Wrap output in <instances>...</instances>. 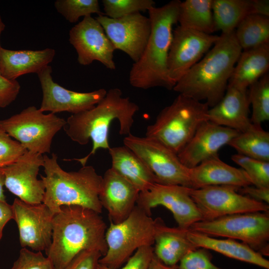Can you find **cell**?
Masks as SVG:
<instances>
[{"mask_svg":"<svg viewBox=\"0 0 269 269\" xmlns=\"http://www.w3.org/2000/svg\"><path fill=\"white\" fill-rule=\"evenodd\" d=\"M180 2L171 0L148 10L151 32L141 57L131 68L129 82L133 87L144 90L157 87L173 90L175 84L169 77L167 59L173 26L178 22Z\"/></svg>","mask_w":269,"mask_h":269,"instance_id":"4","label":"cell"},{"mask_svg":"<svg viewBox=\"0 0 269 269\" xmlns=\"http://www.w3.org/2000/svg\"><path fill=\"white\" fill-rule=\"evenodd\" d=\"M248 90L227 86L221 100L208 111V121L239 132L249 129L252 123L249 117Z\"/></svg>","mask_w":269,"mask_h":269,"instance_id":"21","label":"cell"},{"mask_svg":"<svg viewBox=\"0 0 269 269\" xmlns=\"http://www.w3.org/2000/svg\"><path fill=\"white\" fill-rule=\"evenodd\" d=\"M10 269H56L51 260L41 252L22 248Z\"/></svg>","mask_w":269,"mask_h":269,"instance_id":"36","label":"cell"},{"mask_svg":"<svg viewBox=\"0 0 269 269\" xmlns=\"http://www.w3.org/2000/svg\"><path fill=\"white\" fill-rule=\"evenodd\" d=\"M124 145L134 152L155 176L157 183L191 188L189 168L180 161L177 153L158 140L130 134Z\"/></svg>","mask_w":269,"mask_h":269,"instance_id":"10","label":"cell"},{"mask_svg":"<svg viewBox=\"0 0 269 269\" xmlns=\"http://www.w3.org/2000/svg\"><path fill=\"white\" fill-rule=\"evenodd\" d=\"M240 132L209 121L202 124L183 148L177 154L181 163L192 168L218 155L219 150Z\"/></svg>","mask_w":269,"mask_h":269,"instance_id":"19","label":"cell"},{"mask_svg":"<svg viewBox=\"0 0 269 269\" xmlns=\"http://www.w3.org/2000/svg\"><path fill=\"white\" fill-rule=\"evenodd\" d=\"M5 27V25L4 23L3 22L1 17L0 16V36L2 32L4 30ZM1 47H2L1 46L0 44V50Z\"/></svg>","mask_w":269,"mask_h":269,"instance_id":"47","label":"cell"},{"mask_svg":"<svg viewBox=\"0 0 269 269\" xmlns=\"http://www.w3.org/2000/svg\"><path fill=\"white\" fill-rule=\"evenodd\" d=\"M48 65L37 74L42 92L39 110L55 114L68 112L77 114L93 108L105 96L107 91L100 89L90 92H78L67 89L55 82Z\"/></svg>","mask_w":269,"mask_h":269,"instance_id":"17","label":"cell"},{"mask_svg":"<svg viewBox=\"0 0 269 269\" xmlns=\"http://www.w3.org/2000/svg\"><path fill=\"white\" fill-rule=\"evenodd\" d=\"M269 68V43L242 50L228 86L247 90Z\"/></svg>","mask_w":269,"mask_h":269,"instance_id":"25","label":"cell"},{"mask_svg":"<svg viewBox=\"0 0 269 269\" xmlns=\"http://www.w3.org/2000/svg\"><path fill=\"white\" fill-rule=\"evenodd\" d=\"M242 49L235 31L222 33L212 47L176 83L179 94L205 102L211 108L224 96Z\"/></svg>","mask_w":269,"mask_h":269,"instance_id":"3","label":"cell"},{"mask_svg":"<svg viewBox=\"0 0 269 269\" xmlns=\"http://www.w3.org/2000/svg\"><path fill=\"white\" fill-rule=\"evenodd\" d=\"M177 269H224L212 262L211 254L204 249L189 252L179 262Z\"/></svg>","mask_w":269,"mask_h":269,"instance_id":"38","label":"cell"},{"mask_svg":"<svg viewBox=\"0 0 269 269\" xmlns=\"http://www.w3.org/2000/svg\"><path fill=\"white\" fill-rule=\"evenodd\" d=\"M235 35L242 50L269 43V17L247 15L236 28Z\"/></svg>","mask_w":269,"mask_h":269,"instance_id":"31","label":"cell"},{"mask_svg":"<svg viewBox=\"0 0 269 269\" xmlns=\"http://www.w3.org/2000/svg\"><path fill=\"white\" fill-rule=\"evenodd\" d=\"M212 8L217 30L233 32L239 24L253 14V0H212Z\"/></svg>","mask_w":269,"mask_h":269,"instance_id":"29","label":"cell"},{"mask_svg":"<svg viewBox=\"0 0 269 269\" xmlns=\"http://www.w3.org/2000/svg\"><path fill=\"white\" fill-rule=\"evenodd\" d=\"M189 169L190 185L193 189L220 185L240 188L252 185L248 174L242 168L226 163L218 155Z\"/></svg>","mask_w":269,"mask_h":269,"instance_id":"22","label":"cell"},{"mask_svg":"<svg viewBox=\"0 0 269 269\" xmlns=\"http://www.w3.org/2000/svg\"><path fill=\"white\" fill-rule=\"evenodd\" d=\"M212 0H186L179 5L180 26L206 34L217 30L212 8Z\"/></svg>","mask_w":269,"mask_h":269,"instance_id":"28","label":"cell"},{"mask_svg":"<svg viewBox=\"0 0 269 269\" xmlns=\"http://www.w3.org/2000/svg\"><path fill=\"white\" fill-rule=\"evenodd\" d=\"M11 205L21 247L45 252L52 242L54 215L43 203L29 204L17 198Z\"/></svg>","mask_w":269,"mask_h":269,"instance_id":"15","label":"cell"},{"mask_svg":"<svg viewBox=\"0 0 269 269\" xmlns=\"http://www.w3.org/2000/svg\"><path fill=\"white\" fill-rule=\"evenodd\" d=\"M252 185L238 188L237 191L254 200L269 204V188L258 187Z\"/></svg>","mask_w":269,"mask_h":269,"instance_id":"42","label":"cell"},{"mask_svg":"<svg viewBox=\"0 0 269 269\" xmlns=\"http://www.w3.org/2000/svg\"><path fill=\"white\" fill-rule=\"evenodd\" d=\"M188 230L169 227L164 223L155 237L154 255L168 266H177L185 255L198 249L188 239Z\"/></svg>","mask_w":269,"mask_h":269,"instance_id":"27","label":"cell"},{"mask_svg":"<svg viewBox=\"0 0 269 269\" xmlns=\"http://www.w3.org/2000/svg\"><path fill=\"white\" fill-rule=\"evenodd\" d=\"M154 256L152 246L138 249L121 268L117 269H147ZM98 269H112L99 264Z\"/></svg>","mask_w":269,"mask_h":269,"instance_id":"39","label":"cell"},{"mask_svg":"<svg viewBox=\"0 0 269 269\" xmlns=\"http://www.w3.org/2000/svg\"><path fill=\"white\" fill-rule=\"evenodd\" d=\"M42 154L27 151L15 163L2 168L4 186L20 200L29 204L42 203L45 193L43 181L37 178L43 166Z\"/></svg>","mask_w":269,"mask_h":269,"instance_id":"18","label":"cell"},{"mask_svg":"<svg viewBox=\"0 0 269 269\" xmlns=\"http://www.w3.org/2000/svg\"><path fill=\"white\" fill-rule=\"evenodd\" d=\"M231 159L247 173L253 185L269 188V162L239 153L233 155Z\"/></svg>","mask_w":269,"mask_h":269,"instance_id":"34","label":"cell"},{"mask_svg":"<svg viewBox=\"0 0 269 269\" xmlns=\"http://www.w3.org/2000/svg\"><path fill=\"white\" fill-rule=\"evenodd\" d=\"M147 269H177V265L168 266L163 264L154 255Z\"/></svg>","mask_w":269,"mask_h":269,"instance_id":"45","label":"cell"},{"mask_svg":"<svg viewBox=\"0 0 269 269\" xmlns=\"http://www.w3.org/2000/svg\"><path fill=\"white\" fill-rule=\"evenodd\" d=\"M209 236L239 240L262 256H269V212H252L200 221L189 229Z\"/></svg>","mask_w":269,"mask_h":269,"instance_id":"8","label":"cell"},{"mask_svg":"<svg viewBox=\"0 0 269 269\" xmlns=\"http://www.w3.org/2000/svg\"><path fill=\"white\" fill-rule=\"evenodd\" d=\"M164 223L136 206L123 221L111 222L106 232L107 251L99 264L112 269L122 267L139 248L152 246L155 235Z\"/></svg>","mask_w":269,"mask_h":269,"instance_id":"7","label":"cell"},{"mask_svg":"<svg viewBox=\"0 0 269 269\" xmlns=\"http://www.w3.org/2000/svg\"><path fill=\"white\" fill-rule=\"evenodd\" d=\"M95 18L102 26L116 50L125 52L134 63L139 60L151 32L148 17L136 12L116 19L103 14Z\"/></svg>","mask_w":269,"mask_h":269,"instance_id":"16","label":"cell"},{"mask_svg":"<svg viewBox=\"0 0 269 269\" xmlns=\"http://www.w3.org/2000/svg\"><path fill=\"white\" fill-rule=\"evenodd\" d=\"M65 124L55 114H44L32 106L0 121V132L14 138L28 151L42 154L50 152L53 138Z\"/></svg>","mask_w":269,"mask_h":269,"instance_id":"9","label":"cell"},{"mask_svg":"<svg viewBox=\"0 0 269 269\" xmlns=\"http://www.w3.org/2000/svg\"><path fill=\"white\" fill-rule=\"evenodd\" d=\"M13 213L11 205L6 201L0 200V240L2 237L3 230L7 223L13 219Z\"/></svg>","mask_w":269,"mask_h":269,"instance_id":"43","label":"cell"},{"mask_svg":"<svg viewBox=\"0 0 269 269\" xmlns=\"http://www.w3.org/2000/svg\"><path fill=\"white\" fill-rule=\"evenodd\" d=\"M20 86L16 80H9L0 73V108H5L17 97Z\"/></svg>","mask_w":269,"mask_h":269,"instance_id":"41","label":"cell"},{"mask_svg":"<svg viewBox=\"0 0 269 269\" xmlns=\"http://www.w3.org/2000/svg\"><path fill=\"white\" fill-rule=\"evenodd\" d=\"M107 229L100 213L80 206H62L53 216L52 242L46 255L56 269H64L85 250H97L103 256Z\"/></svg>","mask_w":269,"mask_h":269,"instance_id":"1","label":"cell"},{"mask_svg":"<svg viewBox=\"0 0 269 269\" xmlns=\"http://www.w3.org/2000/svg\"><path fill=\"white\" fill-rule=\"evenodd\" d=\"M206 103L179 94L163 108L154 123L147 126L145 136L160 142L178 154L200 126L208 121Z\"/></svg>","mask_w":269,"mask_h":269,"instance_id":"6","label":"cell"},{"mask_svg":"<svg viewBox=\"0 0 269 269\" xmlns=\"http://www.w3.org/2000/svg\"><path fill=\"white\" fill-rule=\"evenodd\" d=\"M189 187L155 183L148 190L140 192L136 205L151 215V210L162 206L172 213L178 227L189 230L202 217L189 193Z\"/></svg>","mask_w":269,"mask_h":269,"instance_id":"12","label":"cell"},{"mask_svg":"<svg viewBox=\"0 0 269 269\" xmlns=\"http://www.w3.org/2000/svg\"><path fill=\"white\" fill-rule=\"evenodd\" d=\"M219 36L177 26L173 30L168 53L169 77L175 84L212 47Z\"/></svg>","mask_w":269,"mask_h":269,"instance_id":"13","label":"cell"},{"mask_svg":"<svg viewBox=\"0 0 269 269\" xmlns=\"http://www.w3.org/2000/svg\"><path fill=\"white\" fill-rule=\"evenodd\" d=\"M69 35V42L76 51L80 65L87 66L98 61L109 70L116 69V49L96 18L91 15L84 17L71 28Z\"/></svg>","mask_w":269,"mask_h":269,"instance_id":"14","label":"cell"},{"mask_svg":"<svg viewBox=\"0 0 269 269\" xmlns=\"http://www.w3.org/2000/svg\"><path fill=\"white\" fill-rule=\"evenodd\" d=\"M104 15L113 19L148 11L155 6L152 0H103Z\"/></svg>","mask_w":269,"mask_h":269,"instance_id":"35","label":"cell"},{"mask_svg":"<svg viewBox=\"0 0 269 269\" xmlns=\"http://www.w3.org/2000/svg\"><path fill=\"white\" fill-rule=\"evenodd\" d=\"M5 177L2 168H0V200L6 201L3 193V187L4 186Z\"/></svg>","mask_w":269,"mask_h":269,"instance_id":"46","label":"cell"},{"mask_svg":"<svg viewBox=\"0 0 269 269\" xmlns=\"http://www.w3.org/2000/svg\"><path fill=\"white\" fill-rule=\"evenodd\" d=\"M250 104L252 107L250 118L252 124L261 125L269 120V74L268 72L248 89Z\"/></svg>","mask_w":269,"mask_h":269,"instance_id":"32","label":"cell"},{"mask_svg":"<svg viewBox=\"0 0 269 269\" xmlns=\"http://www.w3.org/2000/svg\"><path fill=\"white\" fill-rule=\"evenodd\" d=\"M45 176L40 175L45 186L42 203L54 215L62 206L77 205L101 213L99 195L102 176L90 165L76 171L67 172L59 165L56 154L43 155Z\"/></svg>","mask_w":269,"mask_h":269,"instance_id":"5","label":"cell"},{"mask_svg":"<svg viewBox=\"0 0 269 269\" xmlns=\"http://www.w3.org/2000/svg\"><path fill=\"white\" fill-rule=\"evenodd\" d=\"M27 151L7 134L0 132V168L15 163Z\"/></svg>","mask_w":269,"mask_h":269,"instance_id":"37","label":"cell"},{"mask_svg":"<svg viewBox=\"0 0 269 269\" xmlns=\"http://www.w3.org/2000/svg\"><path fill=\"white\" fill-rule=\"evenodd\" d=\"M228 145L238 153L269 162V133L261 125L252 124L249 129L240 132Z\"/></svg>","mask_w":269,"mask_h":269,"instance_id":"30","label":"cell"},{"mask_svg":"<svg viewBox=\"0 0 269 269\" xmlns=\"http://www.w3.org/2000/svg\"><path fill=\"white\" fill-rule=\"evenodd\" d=\"M238 188L224 185L190 188L189 193L200 211L202 221L236 214L269 212L268 204L239 193Z\"/></svg>","mask_w":269,"mask_h":269,"instance_id":"11","label":"cell"},{"mask_svg":"<svg viewBox=\"0 0 269 269\" xmlns=\"http://www.w3.org/2000/svg\"><path fill=\"white\" fill-rule=\"evenodd\" d=\"M108 150L112 159L111 168L130 182L139 192L158 183L155 176L144 162L125 145L110 147Z\"/></svg>","mask_w":269,"mask_h":269,"instance_id":"24","label":"cell"},{"mask_svg":"<svg viewBox=\"0 0 269 269\" xmlns=\"http://www.w3.org/2000/svg\"><path fill=\"white\" fill-rule=\"evenodd\" d=\"M139 193L130 182L111 168L102 176L99 200L114 224L122 222L129 216L136 205Z\"/></svg>","mask_w":269,"mask_h":269,"instance_id":"20","label":"cell"},{"mask_svg":"<svg viewBox=\"0 0 269 269\" xmlns=\"http://www.w3.org/2000/svg\"><path fill=\"white\" fill-rule=\"evenodd\" d=\"M187 235L189 241L197 248L210 250L231 259L269 269V261L242 242L229 238L215 239L190 230L187 231Z\"/></svg>","mask_w":269,"mask_h":269,"instance_id":"26","label":"cell"},{"mask_svg":"<svg viewBox=\"0 0 269 269\" xmlns=\"http://www.w3.org/2000/svg\"><path fill=\"white\" fill-rule=\"evenodd\" d=\"M102 256V254L97 250L83 251L64 269H98L99 260Z\"/></svg>","mask_w":269,"mask_h":269,"instance_id":"40","label":"cell"},{"mask_svg":"<svg viewBox=\"0 0 269 269\" xmlns=\"http://www.w3.org/2000/svg\"><path fill=\"white\" fill-rule=\"evenodd\" d=\"M139 107L129 97L123 96L121 89L115 88L107 91L104 98L92 109L72 114L66 120L63 127L66 134L73 141L81 145L92 141L91 152L81 158H74L82 166L89 158L99 148L109 149V131L115 120L120 124L119 133L130 134L134 122V117Z\"/></svg>","mask_w":269,"mask_h":269,"instance_id":"2","label":"cell"},{"mask_svg":"<svg viewBox=\"0 0 269 269\" xmlns=\"http://www.w3.org/2000/svg\"><path fill=\"white\" fill-rule=\"evenodd\" d=\"M54 6L57 12L70 23H76L80 17L93 13L104 15L98 0H57Z\"/></svg>","mask_w":269,"mask_h":269,"instance_id":"33","label":"cell"},{"mask_svg":"<svg viewBox=\"0 0 269 269\" xmlns=\"http://www.w3.org/2000/svg\"><path fill=\"white\" fill-rule=\"evenodd\" d=\"M253 14L269 17V1L253 0Z\"/></svg>","mask_w":269,"mask_h":269,"instance_id":"44","label":"cell"},{"mask_svg":"<svg viewBox=\"0 0 269 269\" xmlns=\"http://www.w3.org/2000/svg\"><path fill=\"white\" fill-rule=\"evenodd\" d=\"M55 55L54 49L0 50V73L5 78L15 80L19 76L35 73L38 74L49 65Z\"/></svg>","mask_w":269,"mask_h":269,"instance_id":"23","label":"cell"}]
</instances>
